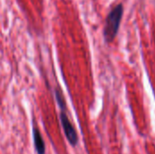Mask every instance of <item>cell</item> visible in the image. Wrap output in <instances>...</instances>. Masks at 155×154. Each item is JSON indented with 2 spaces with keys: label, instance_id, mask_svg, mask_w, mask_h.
Instances as JSON below:
<instances>
[{
  "label": "cell",
  "instance_id": "3957f363",
  "mask_svg": "<svg viewBox=\"0 0 155 154\" xmlns=\"http://www.w3.org/2000/svg\"><path fill=\"white\" fill-rule=\"evenodd\" d=\"M33 140H34V145L35 149L37 154L45 153V144L44 142V139L42 137V134L37 127V125L34 124L33 126Z\"/></svg>",
  "mask_w": 155,
  "mask_h": 154
},
{
  "label": "cell",
  "instance_id": "7a4b0ae2",
  "mask_svg": "<svg viewBox=\"0 0 155 154\" xmlns=\"http://www.w3.org/2000/svg\"><path fill=\"white\" fill-rule=\"evenodd\" d=\"M59 116H60L61 124H62V127H63V130H64V133L65 134L67 141L72 146H75L78 143V135L73 123L69 120L64 110H61Z\"/></svg>",
  "mask_w": 155,
  "mask_h": 154
},
{
  "label": "cell",
  "instance_id": "6da1fadb",
  "mask_svg": "<svg viewBox=\"0 0 155 154\" xmlns=\"http://www.w3.org/2000/svg\"><path fill=\"white\" fill-rule=\"evenodd\" d=\"M124 15V6L122 4L114 6L108 14L105 19V25L104 29V35L106 42L111 43L114 40L118 34L121 21Z\"/></svg>",
  "mask_w": 155,
  "mask_h": 154
},
{
  "label": "cell",
  "instance_id": "277c9868",
  "mask_svg": "<svg viewBox=\"0 0 155 154\" xmlns=\"http://www.w3.org/2000/svg\"><path fill=\"white\" fill-rule=\"evenodd\" d=\"M54 93H55V99H56V102H57V104H58L60 110H64L65 111L66 103H65V100L64 98V95H63L62 92L60 91V89L55 88Z\"/></svg>",
  "mask_w": 155,
  "mask_h": 154
}]
</instances>
